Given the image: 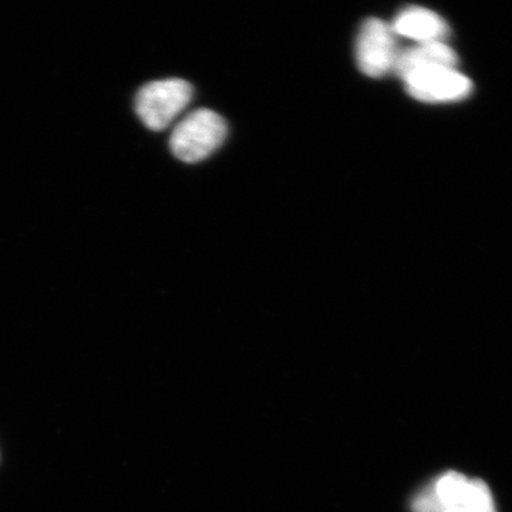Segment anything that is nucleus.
Returning a JSON list of instances; mask_svg holds the SVG:
<instances>
[{
  "label": "nucleus",
  "instance_id": "nucleus-1",
  "mask_svg": "<svg viewBox=\"0 0 512 512\" xmlns=\"http://www.w3.org/2000/svg\"><path fill=\"white\" fill-rule=\"evenodd\" d=\"M414 512H497L493 494L481 480L450 471L417 495Z\"/></svg>",
  "mask_w": 512,
  "mask_h": 512
},
{
  "label": "nucleus",
  "instance_id": "nucleus-2",
  "mask_svg": "<svg viewBox=\"0 0 512 512\" xmlns=\"http://www.w3.org/2000/svg\"><path fill=\"white\" fill-rule=\"evenodd\" d=\"M228 128L220 114L208 109L192 111L175 126L170 138L174 156L184 163H198L217 151Z\"/></svg>",
  "mask_w": 512,
  "mask_h": 512
},
{
  "label": "nucleus",
  "instance_id": "nucleus-3",
  "mask_svg": "<svg viewBox=\"0 0 512 512\" xmlns=\"http://www.w3.org/2000/svg\"><path fill=\"white\" fill-rule=\"evenodd\" d=\"M192 86L181 79H165L141 87L136 97V111L144 126L165 130L190 104Z\"/></svg>",
  "mask_w": 512,
  "mask_h": 512
},
{
  "label": "nucleus",
  "instance_id": "nucleus-4",
  "mask_svg": "<svg viewBox=\"0 0 512 512\" xmlns=\"http://www.w3.org/2000/svg\"><path fill=\"white\" fill-rule=\"evenodd\" d=\"M399 52L397 36L390 23L376 18L363 23L356 40V62L360 72L369 77L392 73Z\"/></svg>",
  "mask_w": 512,
  "mask_h": 512
},
{
  "label": "nucleus",
  "instance_id": "nucleus-5",
  "mask_svg": "<svg viewBox=\"0 0 512 512\" xmlns=\"http://www.w3.org/2000/svg\"><path fill=\"white\" fill-rule=\"evenodd\" d=\"M407 93L424 103H448L466 99L473 83L457 67H434L409 74L403 79Z\"/></svg>",
  "mask_w": 512,
  "mask_h": 512
},
{
  "label": "nucleus",
  "instance_id": "nucleus-6",
  "mask_svg": "<svg viewBox=\"0 0 512 512\" xmlns=\"http://www.w3.org/2000/svg\"><path fill=\"white\" fill-rule=\"evenodd\" d=\"M390 25L396 36L413 40L416 45L444 42L450 33L446 20L433 10L420 8V6L402 10Z\"/></svg>",
  "mask_w": 512,
  "mask_h": 512
},
{
  "label": "nucleus",
  "instance_id": "nucleus-7",
  "mask_svg": "<svg viewBox=\"0 0 512 512\" xmlns=\"http://www.w3.org/2000/svg\"><path fill=\"white\" fill-rule=\"evenodd\" d=\"M457 53L446 42L421 43L400 50L393 73L400 79L434 67H457Z\"/></svg>",
  "mask_w": 512,
  "mask_h": 512
}]
</instances>
